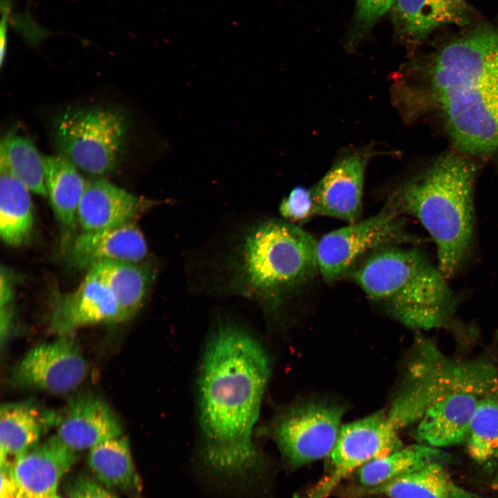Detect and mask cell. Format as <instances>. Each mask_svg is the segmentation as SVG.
<instances>
[{
	"label": "cell",
	"instance_id": "cell-1",
	"mask_svg": "<svg viewBox=\"0 0 498 498\" xmlns=\"http://www.w3.org/2000/svg\"><path fill=\"white\" fill-rule=\"evenodd\" d=\"M398 81L395 99L404 114L432 110L460 153L498 156V24L452 39Z\"/></svg>",
	"mask_w": 498,
	"mask_h": 498
},
{
	"label": "cell",
	"instance_id": "cell-2",
	"mask_svg": "<svg viewBox=\"0 0 498 498\" xmlns=\"http://www.w3.org/2000/svg\"><path fill=\"white\" fill-rule=\"evenodd\" d=\"M270 375L268 356L252 335L231 324L212 333L200 367L198 405L202 456L212 470L243 477L264 466L252 433Z\"/></svg>",
	"mask_w": 498,
	"mask_h": 498
},
{
	"label": "cell",
	"instance_id": "cell-3",
	"mask_svg": "<svg viewBox=\"0 0 498 498\" xmlns=\"http://www.w3.org/2000/svg\"><path fill=\"white\" fill-rule=\"evenodd\" d=\"M477 165L468 155L450 153L407 180L391 198L415 216L434 240L445 278L467 256L474 231L473 188Z\"/></svg>",
	"mask_w": 498,
	"mask_h": 498
},
{
	"label": "cell",
	"instance_id": "cell-4",
	"mask_svg": "<svg viewBox=\"0 0 498 498\" xmlns=\"http://www.w3.org/2000/svg\"><path fill=\"white\" fill-rule=\"evenodd\" d=\"M347 275L369 299L411 328L441 326L454 306L446 278L416 249L381 247L360 259Z\"/></svg>",
	"mask_w": 498,
	"mask_h": 498
},
{
	"label": "cell",
	"instance_id": "cell-5",
	"mask_svg": "<svg viewBox=\"0 0 498 498\" xmlns=\"http://www.w3.org/2000/svg\"><path fill=\"white\" fill-rule=\"evenodd\" d=\"M317 241L291 222L261 221L246 234L235 271L237 291L275 309L319 271Z\"/></svg>",
	"mask_w": 498,
	"mask_h": 498
},
{
	"label": "cell",
	"instance_id": "cell-6",
	"mask_svg": "<svg viewBox=\"0 0 498 498\" xmlns=\"http://www.w3.org/2000/svg\"><path fill=\"white\" fill-rule=\"evenodd\" d=\"M127 122L121 112L91 107L67 110L56 121L55 139L62 156L86 172L113 171L123 155Z\"/></svg>",
	"mask_w": 498,
	"mask_h": 498
},
{
	"label": "cell",
	"instance_id": "cell-7",
	"mask_svg": "<svg viewBox=\"0 0 498 498\" xmlns=\"http://www.w3.org/2000/svg\"><path fill=\"white\" fill-rule=\"evenodd\" d=\"M401 210L391 198L382 210L362 221H358L324 234L318 241L319 272L329 283L347 275L366 255L383 246L410 241L405 230Z\"/></svg>",
	"mask_w": 498,
	"mask_h": 498
},
{
	"label": "cell",
	"instance_id": "cell-8",
	"mask_svg": "<svg viewBox=\"0 0 498 498\" xmlns=\"http://www.w3.org/2000/svg\"><path fill=\"white\" fill-rule=\"evenodd\" d=\"M343 409L309 403L287 409L273 421L271 434L284 459L299 467L329 456L341 430Z\"/></svg>",
	"mask_w": 498,
	"mask_h": 498
},
{
	"label": "cell",
	"instance_id": "cell-9",
	"mask_svg": "<svg viewBox=\"0 0 498 498\" xmlns=\"http://www.w3.org/2000/svg\"><path fill=\"white\" fill-rule=\"evenodd\" d=\"M88 365L71 334L31 349L15 367L12 382L21 388L62 394L85 379Z\"/></svg>",
	"mask_w": 498,
	"mask_h": 498
},
{
	"label": "cell",
	"instance_id": "cell-10",
	"mask_svg": "<svg viewBox=\"0 0 498 498\" xmlns=\"http://www.w3.org/2000/svg\"><path fill=\"white\" fill-rule=\"evenodd\" d=\"M371 149L355 150L341 156L311 190L314 213L353 223L362 209L365 174Z\"/></svg>",
	"mask_w": 498,
	"mask_h": 498
},
{
	"label": "cell",
	"instance_id": "cell-11",
	"mask_svg": "<svg viewBox=\"0 0 498 498\" xmlns=\"http://www.w3.org/2000/svg\"><path fill=\"white\" fill-rule=\"evenodd\" d=\"M120 322L115 296L90 270L73 291L53 293L50 326L58 335L71 334L85 326Z\"/></svg>",
	"mask_w": 498,
	"mask_h": 498
},
{
	"label": "cell",
	"instance_id": "cell-12",
	"mask_svg": "<svg viewBox=\"0 0 498 498\" xmlns=\"http://www.w3.org/2000/svg\"><path fill=\"white\" fill-rule=\"evenodd\" d=\"M476 393L462 383L436 399L420 418L416 439L421 444L439 449L466 441L481 400Z\"/></svg>",
	"mask_w": 498,
	"mask_h": 498
},
{
	"label": "cell",
	"instance_id": "cell-13",
	"mask_svg": "<svg viewBox=\"0 0 498 498\" xmlns=\"http://www.w3.org/2000/svg\"><path fill=\"white\" fill-rule=\"evenodd\" d=\"M148 254L145 237L135 222L77 234L66 250L68 265L90 269L108 261L141 263Z\"/></svg>",
	"mask_w": 498,
	"mask_h": 498
},
{
	"label": "cell",
	"instance_id": "cell-14",
	"mask_svg": "<svg viewBox=\"0 0 498 498\" xmlns=\"http://www.w3.org/2000/svg\"><path fill=\"white\" fill-rule=\"evenodd\" d=\"M77 459L57 434L19 458L13 464L17 498H50L57 495L61 478Z\"/></svg>",
	"mask_w": 498,
	"mask_h": 498
},
{
	"label": "cell",
	"instance_id": "cell-15",
	"mask_svg": "<svg viewBox=\"0 0 498 498\" xmlns=\"http://www.w3.org/2000/svg\"><path fill=\"white\" fill-rule=\"evenodd\" d=\"M57 427L59 438L76 452L122 435L121 422L111 406L89 392L70 398Z\"/></svg>",
	"mask_w": 498,
	"mask_h": 498
},
{
	"label": "cell",
	"instance_id": "cell-16",
	"mask_svg": "<svg viewBox=\"0 0 498 498\" xmlns=\"http://www.w3.org/2000/svg\"><path fill=\"white\" fill-rule=\"evenodd\" d=\"M63 414L33 400L2 404L0 409V463H14L58 427Z\"/></svg>",
	"mask_w": 498,
	"mask_h": 498
},
{
	"label": "cell",
	"instance_id": "cell-17",
	"mask_svg": "<svg viewBox=\"0 0 498 498\" xmlns=\"http://www.w3.org/2000/svg\"><path fill=\"white\" fill-rule=\"evenodd\" d=\"M154 202L135 196L105 179L86 182L77 221L82 232L135 222Z\"/></svg>",
	"mask_w": 498,
	"mask_h": 498
},
{
	"label": "cell",
	"instance_id": "cell-18",
	"mask_svg": "<svg viewBox=\"0 0 498 498\" xmlns=\"http://www.w3.org/2000/svg\"><path fill=\"white\" fill-rule=\"evenodd\" d=\"M397 35L418 42L445 26H464L472 15L465 0H395L390 11Z\"/></svg>",
	"mask_w": 498,
	"mask_h": 498
},
{
	"label": "cell",
	"instance_id": "cell-19",
	"mask_svg": "<svg viewBox=\"0 0 498 498\" xmlns=\"http://www.w3.org/2000/svg\"><path fill=\"white\" fill-rule=\"evenodd\" d=\"M45 183L59 225L62 246L69 248L77 236V210L86 183L65 157H43Z\"/></svg>",
	"mask_w": 498,
	"mask_h": 498
},
{
	"label": "cell",
	"instance_id": "cell-20",
	"mask_svg": "<svg viewBox=\"0 0 498 498\" xmlns=\"http://www.w3.org/2000/svg\"><path fill=\"white\" fill-rule=\"evenodd\" d=\"M443 462L428 463L383 484L359 491V495L385 498H479L459 486Z\"/></svg>",
	"mask_w": 498,
	"mask_h": 498
},
{
	"label": "cell",
	"instance_id": "cell-21",
	"mask_svg": "<svg viewBox=\"0 0 498 498\" xmlns=\"http://www.w3.org/2000/svg\"><path fill=\"white\" fill-rule=\"evenodd\" d=\"M89 270L115 296L122 322L131 318L141 308L154 277L149 265L129 261H103Z\"/></svg>",
	"mask_w": 498,
	"mask_h": 498
},
{
	"label": "cell",
	"instance_id": "cell-22",
	"mask_svg": "<svg viewBox=\"0 0 498 498\" xmlns=\"http://www.w3.org/2000/svg\"><path fill=\"white\" fill-rule=\"evenodd\" d=\"M400 448L399 434L388 426L378 412L342 425L334 448L365 464Z\"/></svg>",
	"mask_w": 498,
	"mask_h": 498
},
{
	"label": "cell",
	"instance_id": "cell-23",
	"mask_svg": "<svg viewBox=\"0 0 498 498\" xmlns=\"http://www.w3.org/2000/svg\"><path fill=\"white\" fill-rule=\"evenodd\" d=\"M33 226L30 190L0 164V234L12 247L26 244Z\"/></svg>",
	"mask_w": 498,
	"mask_h": 498
},
{
	"label": "cell",
	"instance_id": "cell-24",
	"mask_svg": "<svg viewBox=\"0 0 498 498\" xmlns=\"http://www.w3.org/2000/svg\"><path fill=\"white\" fill-rule=\"evenodd\" d=\"M88 459L91 470L104 485L129 492L140 490V480L127 437L121 435L100 442L90 449Z\"/></svg>",
	"mask_w": 498,
	"mask_h": 498
},
{
	"label": "cell",
	"instance_id": "cell-25",
	"mask_svg": "<svg viewBox=\"0 0 498 498\" xmlns=\"http://www.w3.org/2000/svg\"><path fill=\"white\" fill-rule=\"evenodd\" d=\"M445 456L440 449L424 444L402 447L362 465L358 470L359 481L365 488L378 486L428 463L443 462Z\"/></svg>",
	"mask_w": 498,
	"mask_h": 498
},
{
	"label": "cell",
	"instance_id": "cell-26",
	"mask_svg": "<svg viewBox=\"0 0 498 498\" xmlns=\"http://www.w3.org/2000/svg\"><path fill=\"white\" fill-rule=\"evenodd\" d=\"M0 164L30 192L47 196L43 157L28 138L10 133L1 143Z\"/></svg>",
	"mask_w": 498,
	"mask_h": 498
},
{
	"label": "cell",
	"instance_id": "cell-27",
	"mask_svg": "<svg viewBox=\"0 0 498 498\" xmlns=\"http://www.w3.org/2000/svg\"><path fill=\"white\" fill-rule=\"evenodd\" d=\"M470 457L479 463L498 460V400L481 398L466 439Z\"/></svg>",
	"mask_w": 498,
	"mask_h": 498
},
{
	"label": "cell",
	"instance_id": "cell-28",
	"mask_svg": "<svg viewBox=\"0 0 498 498\" xmlns=\"http://www.w3.org/2000/svg\"><path fill=\"white\" fill-rule=\"evenodd\" d=\"M395 0H356L355 13L347 45L356 47L370 33L376 23L391 11Z\"/></svg>",
	"mask_w": 498,
	"mask_h": 498
},
{
	"label": "cell",
	"instance_id": "cell-29",
	"mask_svg": "<svg viewBox=\"0 0 498 498\" xmlns=\"http://www.w3.org/2000/svg\"><path fill=\"white\" fill-rule=\"evenodd\" d=\"M280 214L288 221H306L315 214L311 190L298 186L284 199L279 208Z\"/></svg>",
	"mask_w": 498,
	"mask_h": 498
},
{
	"label": "cell",
	"instance_id": "cell-30",
	"mask_svg": "<svg viewBox=\"0 0 498 498\" xmlns=\"http://www.w3.org/2000/svg\"><path fill=\"white\" fill-rule=\"evenodd\" d=\"M67 491L70 498H117L98 483L85 477L75 479L68 487Z\"/></svg>",
	"mask_w": 498,
	"mask_h": 498
},
{
	"label": "cell",
	"instance_id": "cell-31",
	"mask_svg": "<svg viewBox=\"0 0 498 498\" xmlns=\"http://www.w3.org/2000/svg\"><path fill=\"white\" fill-rule=\"evenodd\" d=\"M15 275L10 268L6 266H1L0 286L1 307L12 306L15 290Z\"/></svg>",
	"mask_w": 498,
	"mask_h": 498
},
{
	"label": "cell",
	"instance_id": "cell-32",
	"mask_svg": "<svg viewBox=\"0 0 498 498\" xmlns=\"http://www.w3.org/2000/svg\"><path fill=\"white\" fill-rule=\"evenodd\" d=\"M13 464L0 463L1 490L0 498H17L18 488L13 472Z\"/></svg>",
	"mask_w": 498,
	"mask_h": 498
},
{
	"label": "cell",
	"instance_id": "cell-33",
	"mask_svg": "<svg viewBox=\"0 0 498 498\" xmlns=\"http://www.w3.org/2000/svg\"><path fill=\"white\" fill-rule=\"evenodd\" d=\"M10 5L8 1H4L1 3V30H0V62L2 66L4 61L5 55L6 54V46H7V24L8 19L10 12Z\"/></svg>",
	"mask_w": 498,
	"mask_h": 498
},
{
	"label": "cell",
	"instance_id": "cell-34",
	"mask_svg": "<svg viewBox=\"0 0 498 498\" xmlns=\"http://www.w3.org/2000/svg\"><path fill=\"white\" fill-rule=\"evenodd\" d=\"M50 498H62V497H59V495H54L53 497H50Z\"/></svg>",
	"mask_w": 498,
	"mask_h": 498
}]
</instances>
